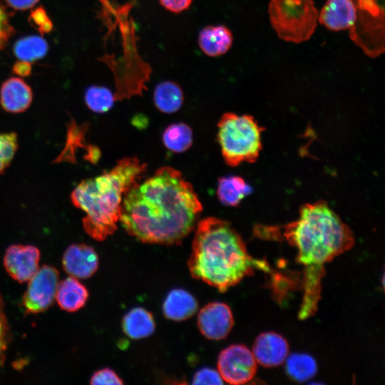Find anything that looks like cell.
<instances>
[{
    "mask_svg": "<svg viewBox=\"0 0 385 385\" xmlns=\"http://www.w3.org/2000/svg\"><path fill=\"white\" fill-rule=\"evenodd\" d=\"M202 210L192 185L179 170L163 166L126 192L119 222L143 242L174 245L194 229Z\"/></svg>",
    "mask_w": 385,
    "mask_h": 385,
    "instance_id": "1",
    "label": "cell"
},
{
    "mask_svg": "<svg viewBox=\"0 0 385 385\" xmlns=\"http://www.w3.org/2000/svg\"><path fill=\"white\" fill-rule=\"evenodd\" d=\"M282 236L297 250L304 267L303 297L299 318L306 319L317 310L326 264L354 244L350 228L324 201L307 203L299 217L283 227Z\"/></svg>",
    "mask_w": 385,
    "mask_h": 385,
    "instance_id": "2",
    "label": "cell"
},
{
    "mask_svg": "<svg viewBox=\"0 0 385 385\" xmlns=\"http://www.w3.org/2000/svg\"><path fill=\"white\" fill-rule=\"evenodd\" d=\"M194 278L224 292L255 270L270 272L266 261L253 258L231 225L210 217L197 225L188 262Z\"/></svg>",
    "mask_w": 385,
    "mask_h": 385,
    "instance_id": "3",
    "label": "cell"
},
{
    "mask_svg": "<svg viewBox=\"0 0 385 385\" xmlns=\"http://www.w3.org/2000/svg\"><path fill=\"white\" fill-rule=\"evenodd\" d=\"M145 170L146 164L138 158H124L110 170L75 188L71 200L86 214L83 227L91 237L103 241L116 230L123 197Z\"/></svg>",
    "mask_w": 385,
    "mask_h": 385,
    "instance_id": "4",
    "label": "cell"
},
{
    "mask_svg": "<svg viewBox=\"0 0 385 385\" xmlns=\"http://www.w3.org/2000/svg\"><path fill=\"white\" fill-rule=\"evenodd\" d=\"M217 127V140L227 164L237 166L257 159L262 147L263 128L252 116L226 113Z\"/></svg>",
    "mask_w": 385,
    "mask_h": 385,
    "instance_id": "5",
    "label": "cell"
},
{
    "mask_svg": "<svg viewBox=\"0 0 385 385\" xmlns=\"http://www.w3.org/2000/svg\"><path fill=\"white\" fill-rule=\"evenodd\" d=\"M268 13L272 28L285 41H306L317 26L318 11L313 0H270Z\"/></svg>",
    "mask_w": 385,
    "mask_h": 385,
    "instance_id": "6",
    "label": "cell"
},
{
    "mask_svg": "<svg viewBox=\"0 0 385 385\" xmlns=\"http://www.w3.org/2000/svg\"><path fill=\"white\" fill-rule=\"evenodd\" d=\"M356 19L349 29L353 42L369 57L384 52V0H351Z\"/></svg>",
    "mask_w": 385,
    "mask_h": 385,
    "instance_id": "7",
    "label": "cell"
},
{
    "mask_svg": "<svg viewBox=\"0 0 385 385\" xmlns=\"http://www.w3.org/2000/svg\"><path fill=\"white\" fill-rule=\"evenodd\" d=\"M217 369L225 382L239 385L251 381L257 372V361L247 347L232 344L223 349L217 360Z\"/></svg>",
    "mask_w": 385,
    "mask_h": 385,
    "instance_id": "8",
    "label": "cell"
},
{
    "mask_svg": "<svg viewBox=\"0 0 385 385\" xmlns=\"http://www.w3.org/2000/svg\"><path fill=\"white\" fill-rule=\"evenodd\" d=\"M23 297V304L28 313L36 314L46 310L53 302L59 283L58 270L43 265L29 280Z\"/></svg>",
    "mask_w": 385,
    "mask_h": 385,
    "instance_id": "9",
    "label": "cell"
},
{
    "mask_svg": "<svg viewBox=\"0 0 385 385\" xmlns=\"http://www.w3.org/2000/svg\"><path fill=\"white\" fill-rule=\"evenodd\" d=\"M234 324L232 312L230 307L220 302L206 304L200 311L197 325L201 333L211 340L225 338Z\"/></svg>",
    "mask_w": 385,
    "mask_h": 385,
    "instance_id": "10",
    "label": "cell"
},
{
    "mask_svg": "<svg viewBox=\"0 0 385 385\" xmlns=\"http://www.w3.org/2000/svg\"><path fill=\"white\" fill-rule=\"evenodd\" d=\"M40 252L32 245H13L9 247L4 257V265L9 274L19 282L29 281L38 270Z\"/></svg>",
    "mask_w": 385,
    "mask_h": 385,
    "instance_id": "11",
    "label": "cell"
},
{
    "mask_svg": "<svg viewBox=\"0 0 385 385\" xmlns=\"http://www.w3.org/2000/svg\"><path fill=\"white\" fill-rule=\"evenodd\" d=\"M289 349L285 338L277 333L267 332L256 338L252 352L257 363L270 368L284 363L289 354Z\"/></svg>",
    "mask_w": 385,
    "mask_h": 385,
    "instance_id": "12",
    "label": "cell"
},
{
    "mask_svg": "<svg viewBox=\"0 0 385 385\" xmlns=\"http://www.w3.org/2000/svg\"><path fill=\"white\" fill-rule=\"evenodd\" d=\"M62 262L64 270L69 275L77 279H86L97 270L98 257L91 247L74 244L65 251Z\"/></svg>",
    "mask_w": 385,
    "mask_h": 385,
    "instance_id": "13",
    "label": "cell"
},
{
    "mask_svg": "<svg viewBox=\"0 0 385 385\" xmlns=\"http://www.w3.org/2000/svg\"><path fill=\"white\" fill-rule=\"evenodd\" d=\"M332 31L350 29L356 19V9L351 0H327L317 19Z\"/></svg>",
    "mask_w": 385,
    "mask_h": 385,
    "instance_id": "14",
    "label": "cell"
},
{
    "mask_svg": "<svg viewBox=\"0 0 385 385\" xmlns=\"http://www.w3.org/2000/svg\"><path fill=\"white\" fill-rule=\"evenodd\" d=\"M32 98L30 86L20 78L11 77L1 86L0 102L8 112L21 113L26 111L31 105Z\"/></svg>",
    "mask_w": 385,
    "mask_h": 385,
    "instance_id": "15",
    "label": "cell"
},
{
    "mask_svg": "<svg viewBox=\"0 0 385 385\" xmlns=\"http://www.w3.org/2000/svg\"><path fill=\"white\" fill-rule=\"evenodd\" d=\"M198 45L208 56L217 57L226 53L232 45V31L224 25L205 26L198 34Z\"/></svg>",
    "mask_w": 385,
    "mask_h": 385,
    "instance_id": "16",
    "label": "cell"
},
{
    "mask_svg": "<svg viewBox=\"0 0 385 385\" xmlns=\"http://www.w3.org/2000/svg\"><path fill=\"white\" fill-rule=\"evenodd\" d=\"M197 307V300L190 292L183 289H174L165 297L163 311L166 318L182 321L192 317Z\"/></svg>",
    "mask_w": 385,
    "mask_h": 385,
    "instance_id": "17",
    "label": "cell"
},
{
    "mask_svg": "<svg viewBox=\"0 0 385 385\" xmlns=\"http://www.w3.org/2000/svg\"><path fill=\"white\" fill-rule=\"evenodd\" d=\"M88 297L86 287L71 276L58 283L55 299L62 309L75 312L86 304Z\"/></svg>",
    "mask_w": 385,
    "mask_h": 385,
    "instance_id": "18",
    "label": "cell"
},
{
    "mask_svg": "<svg viewBox=\"0 0 385 385\" xmlns=\"http://www.w3.org/2000/svg\"><path fill=\"white\" fill-rule=\"evenodd\" d=\"M125 334L133 339H140L151 335L155 328L153 315L142 307H135L123 317L122 322Z\"/></svg>",
    "mask_w": 385,
    "mask_h": 385,
    "instance_id": "19",
    "label": "cell"
},
{
    "mask_svg": "<svg viewBox=\"0 0 385 385\" xmlns=\"http://www.w3.org/2000/svg\"><path fill=\"white\" fill-rule=\"evenodd\" d=\"M184 95L175 82L165 81L158 83L153 92V102L158 111L165 113L177 112L182 106Z\"/></svg>",
    "mask_w": 385,
    "mask_h": 385,
    "instance_id": "20",
    "label": "cell"
},
{
    "mask_svg": "<svg viewBox=\"0 0 385 385\" xmlns=\"http://www.w3.org/2000/svg\"><path fill=\"white\" fill-rule=\"evenodd\" d=\"M251 192V187L241 177L225 176L218 180L217 195L225 205L237 206Z\"/></svg>",
    "mask_w": 385,
    "mask_h": 385,
    "instance_id": "21",
    "label": "cell"
},
{
    "mask_svg": "<svg viewBox=\"0 0 385 385\" xmlns=\"http://www.w3.org/2000/svg\"><path fill=\"white\" fill-rule=\"evenodd\" d=\"M285 369L287 374L293 380L304 382L311 379L317 371V364L314 359L304 353H294L288 355Z\"/></svg>",
    "mask_w": 385,
    "mask_h": 385,
    "instance_id": "22",
    "label": "cell"
},
{
    "mask_svg": "<svg viewBox=\"0 0 385 385\" xmlns=\"http://www.w3.org/2000/svg\"><path fill=\"white\" fill-rule=\"evenodd\" d=\"M164 145L170 151L182 153L188 150L192 143V131L183 123H173L163 133Z\"/></svg>",
    "mask_w": 385,
    "mask_h": 385,
    "instance_id": "23",
    "label": "cell"
},
{
    "mask_svg": "<svg viewBox=\"0 0 385 385\" xmlns=\"http://www.w3.org/2000/svg\"><path fill=\"white\" fill-rule=\"evenodd\" d=\"M48 48V43L43 38L33 35L19 39L14 46V51L20 61L30 63L43 58Z\"/></svg>",
    "mask_w": 385,
    "mask_h": 385,
    "instance_id": "24",
    "label": "cell"
},
{
    "mask_svg": "<svg viewBox=\"0 0 385 385\" xmlns=\"http://www.w3.org/2000/svg\"><path fill=\"white\" fill-rule=\"evenodd\" d=\"M115 100L111 91L103 86H91L85 93L86 105L96 113L107 112L113 107Z\"/></svg>",
    "mask_w": 385,
    "mask_h": 385,
    "instance_id": "25",
    "label": "cell"
},
{
    "mask_svg": "<svg viewBox=\"0 0 385 385\" xmlns=\"http://www.w3.org/2000/svg\"><path fill=\"white\" fill-rule=\"evenodd\" d=\"M18 146L14 133L0 134V175L12 160Z\"/></svg>",
    "mask_w": 385,
    "mask_h": 385,
    "instance_id": "26",
    "label": "cell"
},
{
    "mask_svg": "<svg viewBox=\"0 0 385 385\" xmlns=\"http://www.w3.org/2000/svg\"><path fill=\"white\" fill-rule=\"evenodd\" d=\"M9 339V329L4 310L3 299L0 295V366L4 361Z\"/></svg>",
    "mask_w": 385,
    "mask_h": 385,
    "instance_id": "27",
    "label": "cell"
},
{
    "mask_svg": "<svg viewBox=\"0 0 385 385\" xmlns=\"http://www.w3.org/2000/svg\"><path fill=\"white\" fill-rule=\"evenodd\" d=\"M192 384H223L220 373L211 368H203L197 371L193 376Z\"/></svg>",
    "mask_w": 385,
    "mask_h": 385,
    "instance_id": "28",
    "label": "cell"
},
{
    "mask_svg": "<svg viewBox=\"0 0 385 385\" xmlns=\"http://www.w3.org/2000/svg\"><path fill=\"white\" fill-rule=\"evenodd\" d=\"M91 384H123V381L118 375L109 368H104L96 371L91 378Z\"/></svg>",
    "mask_w": 385,
    "mask_h": 385,
    "instance_id": "29",
    "label": "cell"
},
{
    "mask_svg": "<svg viewBox=\"0 0 385 385\" xmlns=\"http://www.w3.org/2000/svg\"><path fill=\"white\" fill-rule=\"evenodd\" d=\"M14 31L9 14L5 7L0 3V50L5 46Z\"/></svg>",
    "mask_w": 385,
    "mask_h": 385,
    "instance_id": "30",
    "label": "cell"
},
{
    "mask_svg": "<svg viewBox=\"0 0 385 385\" xmlns=\"http://www.w3.org/2000/svg\"><path fill=\"white\" fill-rule=\"evenodd\" d=\"M168 11L178 14L190 8L192 0H158Z\"/></svg>",
    "mask_w": 385,
    "mask_h": 385,
    "instance_id": "31",
    "label": "cell"
},
{
    "mask_svg": "<svg viewBox=\"0 0 385 385\" xmlns=\"http://www.w3.org/2000/svg\"><path fill=\"white\" fill-rule=\"evenodd\" d=\"M31 18L42 31H48L52 27L51 21L48 20L43 9H36L32 14Z\"/></svg>",
    "mask_w": 385,
    "mask_h": 385,
    "instance_id": "32",
    "label": "cell"
},
{
    "mask_svg": "<svg viewBox=\"0 0 385 385\" xmlns=\"http://www.w3.org/2000/svg\"><path fill=\"white\" fill-rule=\"evenodd\" d=\"M7 4L17 10H26L32 8L38 0H6Z\"/></svg>",
    "mask_w": 385,
    "mask_h": 385,
    "instance_id": "33",
    "label": "cell"
},
{
    "mask_svg": "<svg viewBox=\"0 0 385 385\" xmlns=\"http://www.w3.org/2000/svg\"><path fill=\"white\" fill-rule=\"evenodd\" d=\"M14 68L16 73L22 76H28L31 70L30 63L23 61L16 63Z\"/></svg>",
    "mask_w": 385,
    "mask_h": 385,
    "instance_id": "34",
    "label": "cell"
}]
</instances>
